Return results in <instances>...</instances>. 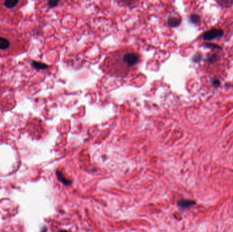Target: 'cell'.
I'll list each match as a JSON object with an SVG mask.
<instances>
[{
    "mask_svg": "<svg viewBox=\"0 0 233 232\" xmlns=\"http://www.w3.org/2000/svg\"><path fill=\"white\" fill-rule=\"evenodd\" d=\"M141 60V56L138 52L132 48L125 47L109 53L100 67L106 74L125 77L135 70Z\"/></svg>",
    "mask_w": 233,
    "mask_h": 232,
    "instance_id": "6da1fadb",
    "label": "cell"
},
{
    "mask_svg": "<svg viewBox=\"0 0 233 232\" xmlns=\"http://www.w3.org/2000/svg\"><path fill=\"white\" fill-rule=\"evenodd\" d=\"M27 48V40L16 29L0 24V55L19 54Z\"/></svg>",
    "mask_w": 233,
    "mask_h": 232,
    "instance_id": "7a4b0ae2",
    "label": "cell"
},
{
    "mask_svg": "<svg viewBox=\"0 0 233 232\" xmlns=\"http://www.w3.org/2000/svg\"><path fill=\"white\" fill-rule=\"evenodd\" d=\"M24 2L3 1L0 2V17L7 20H15L18 15V11Z\"/></svg>",
    "mask_w": 233,
    "mask_h": 232,
    "instance_id": "3957f363",
    "label": "cell"
},
{
    "mask_svg": "<svg viewBox=\"0 0 233 232\" xmlns=\"http://www.w3.org/2000/svg\"><path fill=\"white\" fill-rule=\"evenodd\" d=\"M223 35H224V31L222 29H214L205 32L202 37L205 40H211V39H215L216 38L222 37Z\"/></svg>",
    "mask_w": 233,
    "mask_h": 232,
    "instance_id": "277c9868",
    "label": "cell"
},
{
    "mask_svg": "<svg viewBox=\"0 0 233 232\" xmlns=\"http://www.w3.org/2000/svg\"><path fill=\"white\" fill-rule=\"evenodd\" d=\"M196 204V202L192 200H182L178 202V205L181 208H185L191 206V205H194Z\"/></svg>",
    "mask_w": 233,
    "mask_h": 232,
    "instance_id": "5b68a950",
    "label": "cell"
},
{
    "mask_svg": "<svg viewBox=\"0 0 233 232\" xmlns=\"http://www.w3.org/2000/svg\"><path fill=\"white\" fill-rule=\"evenodd\" d=\"M57 175H58V178L59 179V180H61L64 184H65L66 185H69V184H70L72 183L71 181H69L68 180H66L62 174L59 173V172H57Z\"/></svg>",
    "mask_w": 233,
    "mask_h": 232,
    "instance_id": "8992f818",
    "label": "cell"
},
{
    "mask_svg": "<svg viewBox=\"0 0 233 232\" xmlns=\"http://www.w3.org/2000/svg\"><path fill=\"white\" fill-rule=\"evenodd\" d=\"M170 22L171 23V25H174V26H176V25H178L179 23H180V20L178 19H171V20H170Z\"/></svg>",
    "mask_w": 233,
    "mask_h": 232,
    "instance_id": "52a82bcc",
    "label": "cell"
},
{
    "mask_svg": "<svg viewBox=\"0 0 233 232\" xmlns=\"http://www.w3.org/2000/svg\"><path fill=\"white\" fill-rule=\"evenodd\" d=\"M191 20L193 23H198L200 21V18L198 15H192L191 16Z\"/></svg>",
    "mask_w": 233,
    "mask_h": 232,
    "instance_id": "ba28073f",
    "label": "cell"
},
{
    "mask_svg": "<svg viewBox=\"0 0 233 232\" xmlns=\"http://www.w3.org/2000/svg\"><path fill=\"white\" fill-rule=\"evenodd\" d=\"M208 60L210 62H214V61L218 60V57L215 55H212L211 56H209Z\"/></svg>",
    "mask_w": 233,
    "mask_h": 232,
    "instance_id": "9c48e42d",
    "label": "cell"
},
{
    "mask_svg": "<svg viewBox=\"0 0 233 232\" xmlns=\"http://www.w3.org/2000/svg\"><path fill=\"white\" fill-rule=\"evenodd\" d=\"M205 46H207V47H211V48H214H214H219L218 46L215 45V44H206Z\"/></svg>",
    "mask_w": 233,
    "mask_h": 232,
    "instance_id": "30bf717a",
    "label": "cell"
},
{
    "mask_svg": "<svg viewBox=\"0 0 233 232\" xmlns=\"http://www.w3.org/2000/svg\"><path fill=\"white\" fill-rule=\"evenodd\" d=\"M214 82V85H215V86L219 85V83H220V82H219V81L218 80H214V82Z\"/></svg>",
    "mask_w": 233,
    "mask_h": 232,
    "instance_id": "8fae6325",
    "label": "cell"
},
{
    "mask_svg": "<svg viewBox=\"0 0 233 232\" xmlns=\"http://www.w3.org/2000/svg\"><path fill=\"white\" fill-rule=\"evenodd\" d=\"M59 232H68V231H66V230H63V231H59Z\"/></svg>",
    "mask_w": 233,
    "mask_h": 232,
    "instance_id": "7c38bea8",
    "label": "cell"
}]
</instances>
